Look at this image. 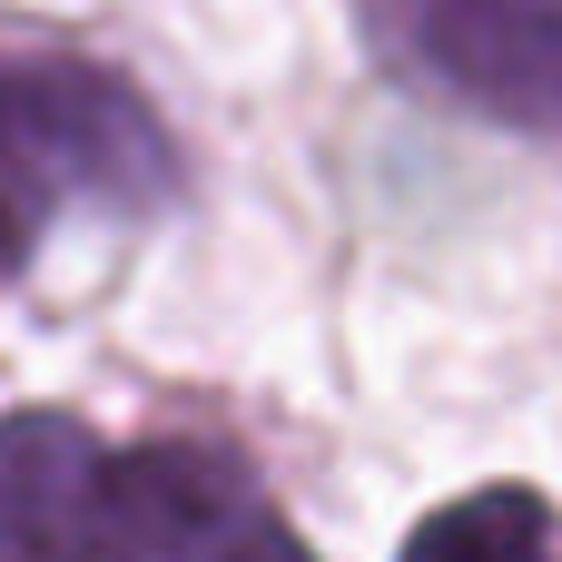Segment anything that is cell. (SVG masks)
<instances>
[{
	"mask_svg": "<svg viewBox=\"0 0 562 562\" xmlns=\"http://www.w3.org/2000/svg\"><path fill=\"white\" fill-rule=\"evenodd\" d=\"M227 474L207 435H99L69 405L0 415V562H198V514Z\"/></svg>",
	"mask_w": 562,
	"mask_h": 562,
	"instance_id": "cell-1",
	"label": "cell"
},
{
	"mask_svg": "<svg viewBox=\"0 0 562 562\" xmlns=\"http://www.w3.org/2000/svg\"><path fill=\"white\" fill-rule=\"evenodd\" d=\"M178 138L138 79L69 49H0V286L30 277L59 217H158Z\"/></svg>",
	"mask_w": 562,
	"mask_h": 562,
	"instance_id": "cell-2",
	"label": "cell"
},
{
	"mask_svg": "<svg viewBox=\"0 0 562 562\" xmlns=\"http://www.w3.org/2000/svg\"><path fill=\"white\" fill-rule=\"evenodd\" d=\"M356 30L385 79L494 119L514 138H553L562 119V0H356Z\"/></svg>",
	"mask_w": 562,
	"mask_h": 562,
	"instance_id": "cell-3",
	"label": "cell"
},
{
	"mask_svg": "<svg viewBox=\"0 0 562 562\" xmlns=\"http://www.w3.org/2000/svg\"><path fill=\"white\" fill-rule=\"evenodd\" d=\"M395 562H553V504H543V484L454 494L395 543Z\"/></svg>",
	"mask_w": 562,
	"mask_h": 562,
	"instance_id": "cell-4",
	"label": "cell"
}]
</instances>
